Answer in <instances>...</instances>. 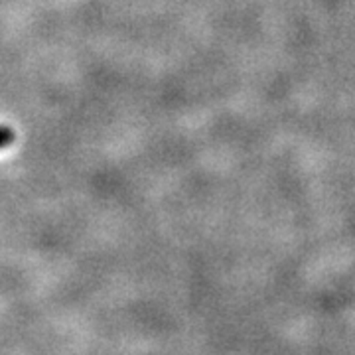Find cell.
<instances>
[{
    "instance_id": "1",
    "label": "cell",
    "mask_w": 355,
    "mask_h": 355,
    "mask_svg": "<svg viewBox=\"0 0 355 355\" xmlns=\"http://www.w3.org/2000/svg\"><path fill=\"white\" fill-rule=\"evenodd\" d=\"M10 140H12V130H10V128L0 127V146L10 144Z\"/></svg>"
}]
</instances>
